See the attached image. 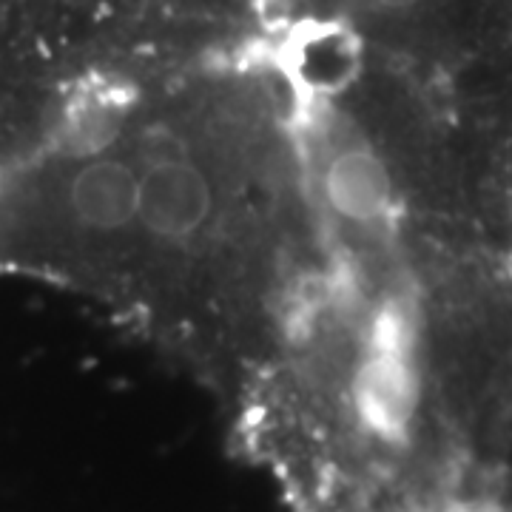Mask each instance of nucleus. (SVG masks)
I'll return each mask as SVG.
<instances>
[{"instance_id": "1", "label": "nucleus", "mask_w": 512, "mask_h": 512, "mask_svg": "<svg viewBox=\"0 0 512 512\" xmlns=\"http://www.w3.org/2000/svg\"><path fill=\"white\" fill-rule=\"evenodd\" d=\"M0 254L106 296L214 373L271 365L316 262L279 86L225 60L134 80L0 197Z\"/></svg>"}]
</instances>
